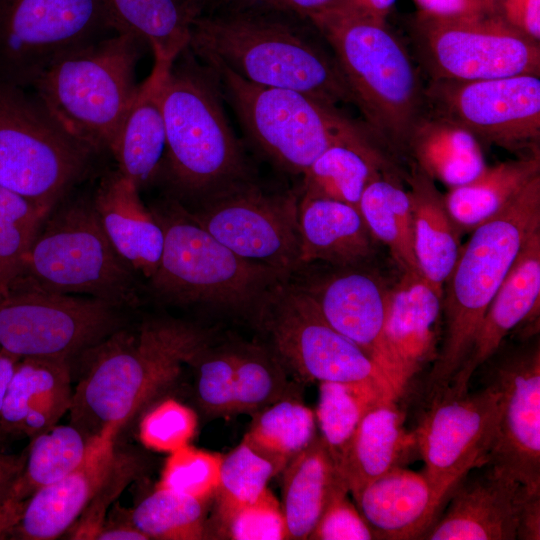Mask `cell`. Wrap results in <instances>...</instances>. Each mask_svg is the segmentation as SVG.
<instances>
[{
    "mask_svg": "<svg viewBox=\"0 0 540 540\" xmlns=\"http://www.w3.org/2000/svg\"><path fill=\"white\" fill-rule=\"evenodd\" d=\"M209 345L208 334L175 319L122 326L81 355L86 368L73 391L70 423L90 438L117 432Z\"/></svg>",
    "mask_w": 540,
    "mask_h": 540,
    "instance_id": "obj_1",
    "label": "cell"
},
{
    "mask_svg": "<svg viewBox=\"0 0 540 540\" xmlns=\"http://www.w3.org/2000/svg\"><path fill=\"white\" fill-rule=\"evenodd\" d=\"M308 21L332 51L363 121L394 158L428 115L426 83L386 20L345 5Z\"/></svg>",
    "mask_w": 540,
    "mask_h": 540,
    "instance_id": "obj_2",
    "label": "cell"
},
{
    "mask_svg": "<svg viewBox=\"0 0 540 540\" xmlns=\"http://www.w3.org/2000/svg\"><path fill=\"white\" fill-rule=\"evenodd\" d=\"M188 48L198 57L218 60L254 85L294 90L334 105L353 104L330 48L278 16L244 9L199 13Z\"/></svg>",
    "mask_w": 540,
    "mask_h": 540,
    "instance_id": "obj_3",
    "label": "cell"
},
{
    "mask_svg": "<svg viewBox=\"0 0 540 540\" xmlns=\"http://www.w3.org/2000/svg\"><path fill=\"white\" fill-rule=\"evenodd\" d=\"M540 230V174L461 246L443 286V332L427 375V401L443 394L465 362L483 316L528 239Z\"/></svg>",
    "mask_w": 540,
    "mask_h": 540,
    "instance_id": "obj_4",
    "label": "cell"
},
{
    "mask_svg": "<svg viewBox=\"0 0 540 540\" xmlns=\"http://www.w3.org/2000/svg\"><path fill=\"white\" fill-rule=\"evenodd\" d=\"M223 99L214 71L187 47L162 91L166 152L161 169L179 193L204 198L247 181L246 158Z\"/></svg>",
    "mask_w": 540,
    "mask_h": 540,
    "instance_id": "obj_5",
    "label": "cell"
},
{
    "mask_svg": "<svg viewBox=\"0 0 540 540\" xmlns=\"http://www.w3.org/2000/svg\"><path fill=\"white\" fill-rule=\"evenodd\" d=\"M196 57L214 71L246 135L283 169L303 174L338 144L395 161L364 121L337 105L294 90L254 85L214 58Z\"/></svg>",
    "mask_w": 540,
    "mask_h": 540,
    "instance_id": "obj_6",
    "label": "cell"
},
{
    "mask_svg": "<svg viewBox=\"0 0 540 540\" xmlns=\"http://www.w3.org/2000/svg\"><path fill=\"white\" fill-rule=\"evenodd\" d=\"M141 44L115 32L58 59L32 84L55 122L93 153L110 149L135 97Z\"/></svg>",
    "mask_w": 540,
    "mask_h": 540,
    "instance_id": "obj_7",
    "label": "cell"
},
{
    "mask_svg": "<svg viewBox=\"0 0 540 540\" xmlns=\"http://www.w3.org/2000/svg\"><path fill=\"white\" fill-rule=\"evenodd\" d=\"M154 214L164 233L159 265L149 278L160 297L260 318L288 274L250 262L228 249L176 206Z\"/></svg>",
    "mask_w": 540,
    "mask_h": 540,
    "instance_id": "obj_8",
    "label": "cell"
},
{
    "mask_svg": "<svg viewBox=\"0 0 540 540\" xmlns=\"http://www.w3.org/2000/svg\"><path fill=\"white\" fill-rule=\"evenodd\" d=\"M134 270L107 237L93 202L74 201L46 218L20 275L62 294H85L126 308L137 303Z\"/></svg>",
    "mask_w": 540,
    "mask_h": 540,
    "instance_id": "obj_9",
    "label": "cell"
},
{
    "mask_svg": "<svg viewBox=\"0 0 540 540\" xmlns=\"http://www.w3.org/2000/svg\"><path fill=\"white\" fill-rule=\"evenodd\" d=\"M93 152L66 133L36 98L0 78V186L50 214L84 176Z\"/></svg>",
    "mask_w": 540,
    "mask_h": 540,
    "instance_id": "obj_10",
    "label": "cell"
},
{
    "mask_svg": "<svg viewBox=\"0 0 540 540\" xmlns=\"http://www.w3.org/2000/svg\"><path fill=\"white\" fill-rule=\"evenodd\" d=\"M124 308L43 289L19 275L0 288V347L19 358L82 354L125 325Z\"/></svg>",
    "mask_w": 540,
    "mask_h": 540,
    "instance_id": "obj_11",
    "label": "cell"
},
{
    "mask_svg": "<svg viewBox=\"0 0 540 540\" xmlns=\"http://www.w3.org/2000/svg\"><path fill=\"white\" fill-rule=\"evenodd\" d=\"M410 40L411 55L428 80L540 76V42L490 13L439 18L418 12Z\"/></svg>",
    "mask_w": 540,
    "mask_h": 540,
    "instance_id": "obj_12",
    "label": "cell"
},
{
    "mask_svg": "<svg viewBox=\"0 0 540 540\" xmlns=\"http://www.w3.org/2000/svg\"><path fill=\"white\" fill-rule=\"evenodd\" d=\"M116 32L104 0H0V78L21 87Z\"/></svg>",
    "mask_w": 540,
    "mask_h": 540,
    "instance_id": "obj_13",
    "label": "cell"
},
{
    "mask_svg": "<svg viewBox=\"0 0 540 540\" xmlns=\"http://www.w3.org/2000/svg\"><path fill=\"white\" fill-rule=\"evenodd\" d=\"M260 319L280 358L301 379L319 383L368 382L397 398L384 370L326 322L304 288L282 286Z\"/></svg>",
    "mask_w": 540,
    "mask_h": 540,
    "instance_id": "obj_14",
    "label": "cell"
},
{
    "mask_svg": "<svg viewBox=\"0 0 540 540\" xmlns=\"http://www.w3.org/2000/svg\"><path fill=\"white\" fill-rule=\"evenodd\" d=\"M298 198L270 194L248 180L203 198L188 215L238 256L290 275L300 267Z\"/></svg>",
    "mask_w": 540,
    "mask_h": 540,
    "instance_id": "obj_15",
    "label": "cell"
},
{
    "mask_svg": "<svg viewBox=\"0 0 540 540\" xmlns=\"http://www.w3.org/2000/svg\"><path fill=\"white\" fill-rule=\"evenodd\" d=\"M425 93L429 113L466 129L481 145L510 151L539 148L538 75L428 80Z\"/></svg>",
    "mask_w": 540,
    "mask_h": 540,
    "instance_id": "obj_16",
    "label": "cell"
},
{
    "mask_svg": "<svg viewBox=\"0 0 540 540\" xmlns=\"http://www.w3.org/2000/svg\"><path fill=\"white\" fill-rule=\"evenodd\" d=\"M499 391L487 382L461 395L429 400L414 430L423 472L446 497L470 470L487 462L499 423Z\"/></svg>",
    "mask_w": 540,
    "mask_h": 540,
    "instance_id": "obj_17",
    "label": "cell"
},
{
    "mask_svg": "<svg viewBox=\"0 0 540 540\" xmlns=\"http://www.w3.org/2000/svg\"><path fill=\"white\" fill-rule=\"evenodd\" d=\"M499 391L498 431L487 462L529 490H540V345L538 338L492 362Z\"/></svg>",
    "mask_w": 540,
    "mask_h": 540,
    "instance_id": "obj_18",
    "label": "cell"
},
{
    "mask_svg": "<svg viewBox=\"0 0 540 540\" xmlns=\"http://www.w3.org/2000/svg\"><path fill=\"white\" fill-rule=\"evenodd\" d=\"M529 490L496 466L470 470L453 487L427 540H515Z\"/></svg>",
    "mask_w": 540,
    "mask_h": 540,
    "instance_id": "obj_19",
    "label": "cell"
},
{
    "mask_svg": "<svg viewBox=\"0 0 540 540\" xmlns=\"http://www.w3.org/2000/svg\"><path fill=\"white\" fill-rule=\"evenodd\" d=\"M443 288L420 272L402 271L388 290L385 340L398 399L437 356L441 339Z\"/></svg>",
    "mask_w": 540,
    "mask_h": 540,
    "instance_id": "obj_20",
    "label": "cell"
},
{
    "mask_svg": "<svg viewBox=\"0 0 540 540\" xmlns=\"http://www.w3.org/2000/svg\"><path fill=\"white\" fill-rule=\"evenodd\" d=\"M116 434L106 428L94 437L78 467L23 504L4 538L52 540L70 530L117 464Z\"/></svg>",
    "mask_w": 540,
    "mask_h": 540,
    "instance_id": "obj_21",
    "label": "cell"
},
{
    "mask_svg": "<svg viewBox=\"0 0 540 540\" xmlns=\"http://www.w3.org/2000/svg\"><path fill=\"white\" fill-rule=\"evenodd\" d=\"M304 289L326 322L384 370L394 390L385 340L389 288L382 280L365 271H346Z\"/></svg>",
    "mask_w": 540,
    "mask_h": 540,
    "instance_id": "obj_22",
    "label": "cell"
},
{
    "mask_svg": "<svg viewBox=\"0 0 540 540\" xmlns=\"http://www.w3.org/2000/svg\"><path fill=\"white\" fill-rule=\"evenodd\" d=\"M539 301L540 230L525 243L491 300L465 362L443 394L461 395L469 390L474 373L498 351L505 337L520 324L536 320Z\"/></svg>",
    "mask_w": 540,
    "mask_h": 540,
    "instance_id": "obj_23",
    "label": "cell"
},
{
    "mask_svg": "<svg viewBox=\"0 0 540 540\" xmlns=\"http://www.w3.org/2000/svg\"><path fill=\"white\" fill-rule=\"evenodd\" d=\"M375 539H421L446 497L425 473L395 467L351 494Z\"/></svg>",
    "mask_w": 540,
    "mask_h": 540,
    "instance_id": "obj_24",
    "label": "cell"
},
{
    "mask_svg": "<svg viewBox=\"0 0 540 540\" xmlns=\"http://www.w3.org/2000/svg\"><path fill=\"white\" fill-rule=\"evenodd\" d=\"M70 360L21 358L0 414V436L32 438L57 425L72 404Z\"/></svg>",
    "mask_w": 540,
    "mask_h": 540,
    "instance_id": "obj_25",
    "label": "cell"
},
{
    "mask_svg": "<svg viewBox=\"0 0 540 540\" xmlns=\"http://www.w3.org/2000/svg\"><path fill=\"white\" fill-rule=\"evenodd\" d=\"M139 191L117 169L102 180L92 202L117 253L134 272L149 279L161 259L164 233Z\"/></svg>",
    "mask_w": 540,
    "mask_h": 540,
    "instance_id": "obj_26",
    "label": "cell"
},
{
    "mask_svg": "<svg viewBox=\"0 0 540 540\" xmlns=\"http://www.w3.org/2000/svg\"><path fill=\"white\" fill-rule=\"evenodd\" d=\"M172 66L154 62L149 76L138 85L109 151L118 170L139 190L161 170L166 152L162 91Z\"/></svg>",
    "mask_w": 540,
    "mask_h": 540,
    "instance_id": "obj_27",
    "label": "cell"
},
{
    "mask_svg": "<svg viewBox=\"0 0 540 540\" xmlns=\"http://www.w3.org/2000/svg\"><path fill=\"white\" fill-rule=\"evenodd\" d=\"M404 423L405 414L396 399H382L365 412L339 467L349 493L395 467L404 466L418 453L414 431L407 430Z\"/></svg>",
    "mask_w": 540,
    "mask_h": 540,
    "instance_id": "obj_28",
    "label": "cell"
},
{
    "mask_svg": "<svg viewBox=\"0 0 540 540\" xmlns=\"http://www.w3.org/2000/svg\"><path fill=\"white\" fill-rule=\"evenodd\" d=\"M299 264L317 260L352 267L372 253V240L358 208L325 198L301 197L298 204Z\"/></svg>",
    "mask_w": 540,
    "mask_h": 540,
    "instance_id": "obj_29",
    "label": "cell"
},
{
    "mask_svg": "<svg viewBox=\"0 0 540 540\" xmlns=\"http://www.w3.org/2000/svg\"><path fill=\"white\" fill-rule=\"evenodd\" d=\"M283 472L281 508L287 539H308L332 500L349 493L348 486L320 436Z\"/></svg>",
    "mask_w": 540,
    "mask_h": 540,
    "instance_id": "obj_30",
    "label": "cell"
},
{
    "mask_svg": "<svg viewBox=\"0 0 540 540\" xmlns=\"http://www.w3.org/2000/svg\"><path fill=\"white\" fill-rule=\"evenodd\" d=\"M405 179L410 186L413 250L418 270L443 288L458 259L462 231L451 217L434 180L413 163Z\"/></svg>",
    "mask_w": 540,
    "mask_h": 540,
    "instance_id": "obj_31",
    "label": "cell"
},
{
    "mask_svg": "<svg viewBox=\"0 0 540 540\" xmlns=\"http://www.w3.org/2000/svg\"><path fill=\"white\" fill-rule=\"evenodd\" d=\"M30 440L23 469L0 509V539L33 494L80 465L93 438L70 423L57 424Z\"/></svg>",
    "mask_w": 540,
    "mask_h": 540,
    "instance_id": "obj_32",
    "label": "cell"
},
{
    "mask_svg": "<svg viewBox=\"0 0 540 540\" xmlns=\"http://www.w3.org/2000/svg\"><path fill=\"white\" fill-rule=\"evenodd\" d=\"M115 31L148 44L154 62L172 66L188 47L197 0H104Z\"/></svg>",
    "mask_w": 540,
    "mask_h": 540,
    "instance_id": "obj_33",
    "label": "cell"
},
{
    "mask_svg": "<svg viewBox=\"0 0 540 540\" xmlns=\"http://www.w3.org/2000/svg\"><path fill=\"white\" fill-rule=\"evenodd\" d=\"M408 158L429 178L449 188L472 181L487 166L481 144L470 132L431 113L415 128Z\"/></svg>",
    "mask_w": 540,
    "mask_h": 540,
    "instance_id": "obj_34",
    "label": "cell"
},
{
    "mask_svg": "<svg viewBox=\"0 0 540 540\" xmlns=\"http://www.w3.org/2000/svg\"><path fill=\"white\" fill-rule=\"evenodd\" d=\"M540 174V150L486 168L472 181L450 188L445 205L459 229L472 231L506 206Z\"/></svg>",
    "mask_w": 540,
    "mask_h": 540,
    "instance_id": "obj_35",
    "label": "cell"
},
{
    "mask_svg": "<svg viewBox=\"0 0 540 540\" xmlns=\"http://www.w3.org/2000/svg\"><path fill=\"white\" fill-rule=\"evenodd\" d=\"M402 175L381 172L366 186L358 209L373 239L384 244L402 271H417L409 191Z\"/></svg>",
    "mask_w": 540,
    "mask_h": 540,
    "instance_id": "obj_36",
    "label": "cell"
},
{
    "mask_svg": "<svg viewBox=\"0 0 540 540\" xmlns=\"http://www.w3.org/2000/svg\"><path fill=\"white\" fill-rule=\"evenodd\" d=\"M381 172L405 175L392 159L349 145H334L318 156L302 174L301 197L325 198L358 208L364 189Z\"/></svg>",
    "mask_w": 540,
    "mask_h": 540,
    "instance_id": "obj_37",
    "label": "cell"
},
{
    "mask_svg": "<svg viewBox=\"0 0 540 540\" xmlns=\"http://www.w3.org/2000/svg\"><path fill=\"white\" fill-rule=\"evenodd\" d=\"M316 436L314 412L301 401L284 397L255 413L244 440L281 472Z\"/></svg>",
    "mask_w": 540,
    "mask_h": 540,
    "instance_id": "obj_38",
    "label": "cell"
},
{
    "mask_svg": "<svg viewBox=\"0 0 540 540\" xmlns=\"http://www.w3.org/2000/svg\"><path fill=\"white\" fill-rule=\"evenodd\" d=\"M386 398L398 400L389 390L373 383H319L315 418L321 432L320 437L338 468L365 412Z\"/></svg>",
    "mask_w": 540,
    "mask_h": 540,
    "instance_id": "obj_39",
    "label": "cell"
},
{
    "mask_svg": "<svg viewBox=\"0 0 540 540\" xmlns=\"http://www.w3.org/2000/svg\"><path fill=\"white\" fill-rule=\"evenodd\" d=\"M207 501L157 487L131 512V524L148 539L199 540L207 535Z\"/></svg>",
    "mask_w": 540,
    "mask_h": 540,
    "instance_id": "obj_40",
    "label": "cell"
},
{
    "mask_svg": "<svg viewBox=\"0 0 540 540\" xmlns=\"http://www.w3.org/2000/svg\"><path fill=\"white\" fill-rule=\"evenodd\" d=\"M48 215L33 202L0 186V288L20 275Z\"/></svg>",
    "mask_w": 540,
    "mask_h": 540,
    "instance_id": "obj_41",
    "label": "cell"
},
{
    "mask_svg": "<svg viewBox=\"0 0 540 540\" xmlns=\"http://www.w3.org/2000/svg\"><path fill=\"white\" fill-rule=\"evenodd\" d=\"M279 468L244 439L223 456L216 495L215 515L250 504L267 489Z\"/></svg>",
    "mask_w": 540,
    "mask_h": 540,
    "instance_id": "obj_42",
    "label": "cell"
},
{
    "mask_svg": "<svg viewBox=\"0 0 540 540\" xmlns=\"http://www.w3.org/2000/svg\"><path fill=\"white\" fill-rule=\"evenodd\" d=\"M233 412H258L286 397V381L279 367L261 351L235 352Z\"/></svg>",
    "mask_w": 540,
    "mask_h": 540,
    "instance_id": "obj_43",
    "label": "cell"
},
{
    "mask_svg": "<svg viewBox=\"0 0 540 540\" xmlns=\"http://www.w3.org/2000/svg\"><path fill=\"white\" fill-rule=\"evenodd\" d=\"M222 458L187 444L170 453L156 486L208 502L219 486Z\"/></svg>",
    "mask_w": 540,
    "mask_h": 540,
    "instance_id": "obj_44",
    "label": "cell"
},
{
    "mask_svg": "<svg viewBox=\"0 0 540 540\" xmlns=\"http://www.w3.org/2000/svg\"><path fill=\"white\" fill-rule=\"evenodd\" d=\"M215 516L216 530L221 538L287 539L281 504L268 488L254 502Z\"/></svg>",
    "mask_w": 540,
    "mask_h": 540,
    "instance_id": "obj_45",
    "label": "cell"
},
{
    "mask_svg": "<svg viewBox=\"0 0 540 540\" xmlns=\"http://www.w3.org/2000/svg\"><path fill=\"white\" fill-rule=\"evenodd\" d=\"M197 425V415L191 408L167 399L146 412L139 425V437L146 447L171 453L189 444Z\"/></svg>",
    "mask_w": 540,
    "mask_h": 540,
    "instance_id": "obj_46",
    "label": "cell"
},
{
    "mask_svg": "<svg viewBox=\"0 0 540 540\" xmlns=\"http://www.w3.org/2000/svg\"><path fill=\"white\" fill-rule=\"evenodd\" d=\"M235 352L208 353L206 348L191 366L197 368L196 396L208 414L233 412L235 399Z\"/></svg>",
    "mask_w": 540,
    "mask_h": 540,
    "instance_id": "obj_47",
    "label": "cell"
},
{
    "mask_svg": "<svg viewBox=\"0 0 540 540\" xmlns=\"http://www.w3.org/2000/svg\"><path fill=\"white\" fill-rule=\"evenodd\" d=\"M142 463L135 455L119 454L117 464L91 500L80 518L72 526V539H95L104 526L106 509L111 501L133 480L141 471Z\"/></svg>",
    "mask_w": 540,
    "mask_h": 540,
    "instance_id": "obj_48",
    "label": "cell"
},
{
    "mask_svg": "<svg viewBox=\"0 0 540 540\" xmlns=\"http://www.w3.org/2000/svg\"><path fill=\"white\" fill-rule=\"evenodd\" d=\"M308 539L371 540L375 537L355 503L345 493L332 500Z\"/></svg>",
    "mask_w": 540,
    "mask_h": 540,
    "instance_id": "obj_49",
    "label": "cell"
},
{
    "mask_svg": "<svg viewBox=\"0 0 540 540\" xmlns=\"http://www.w3.org/2000/svg\"><path fill=\"white\" fill-rule=\"evenodd\" d=\"M489 13L540 42V0H488Z\"/></svg>",
    "mask_w": 540,
    "mask_h": 540,
    "instance_id": "obj_50",
    "label": "cell"
},
{
    "mask_svg": "<svg viewBox=\"0 0 540 540\" xmlns=\"http://www.w3.org/2000/svg\"><path fill=\"white\" fill-rule=\"evenodd\" d=\"M349 5L347 0H247L239 9H259L297 15L308 20L312 16Z\"/></svg>",
    "mask_w": 540,
    "mask_h": 540,
    "instance_id": "obj_51",
    "label": "cell"
},
{
    "mask_svg": "<svg viewBox=\"0 0 540 540\" xmlns=\"http://www.w3.org/2000/svg\"><path fill=\"white\" fill-rule=\"evenodd\" d=\"M419 12L432 17L456 18L489 13L488 0H414Z\"/></svg>",
    "mask_w": 540,
    "mask_h": 540,
    "instance_id": "obj_52",
    "label": "cell"
},
{
    "mask_svg": "<svg viewBox=\"0 0 540 540\" xmlns=\"http://www.w3.org/2000/svg\"><path fill=\"white\" fill-rule=\"evenodd\" d=\"M517 539H540V491L529 494L523 504L517 528Z\"/></svg>",
    "mask_w": 540,
    "mask_h": 540,
    "instance_id": "obj_53",
    "label": "cell"
},
{
    "mask_svg": "<svg viewBox=\"0 0 540 540\" xmlns=\"http://www.w3.org/2000/svg\"><path fill=\"white\" fill-rule=\"evenodd\" d=\"M26 459V449L20 454H6L0 450V509L5 504Z\"/></svg>",
    "mask_w": 540,
    "mask_h": 540,
    "instance_id": "obj_54",
    "label": "cell"
},
{
    "mask_svg": "<svg viewBox=\"0 0 540 540\" xmlns=\"http://www.w3.org/2000/svg\"><path fill=\"white\" fill-rule=\"evenodd\" d=\"M98 540H148V537L140 530L129 525H118L114 527H103L96 535Z\"/></svg>",
    "mask_w": 540,
    "mask_h": 540,
    "instance_id": "obj_55",
    "label": "cell"
},
{
    "mask_svg": "<svg viewBox=\"0 0 540 540\" xmlns=\"http://www.w3.org/2000/svg\"><path fill=\"white\" fill-rule=\"evenodd\" d=\"M352 7L373 17L386 20L396 0H347Z\"/></svg>",
    "mask_w": 540,
    "mask_h": 540,
    "instance_id": "obj_56",
    "label": "cell"
},
{
    "mask_svg": "<svg viewBox=\"0 0 540 540\" xmlns=\"http://www.w3.org/2000/svg\"><path fill=\"white\" fill-rule=\"evenodd\" d=\"M229 1L235 4L236 9H239L246 3L247 0H229Z\"/></svg>",
    "mask_w": 540,
    "mask_h": 540,
    "instance_id": "obj_57",
    "label": "cell"
},
{
    "mask_svg": "<svg viewBox=\"0 0 540 540\" xmlns=\"http://www.w3.org/2000/svg\"><path fill=\"white\" fill-rule=\"evenodd\" d=\"M2 352V348L0 347V353Z\"/></svg>",
    "mask_w": 540,
    "mask_h": 540,
    "instance_id": "obj_58",
    "label": "cell"
},
{
    "mask_svg": "<svg viewBox=\"0 0 540 540\" xmlns=\"http://www.w3.org/2000/svg\"><path fill=\"white\" fill-rule=\"evenodd\" d=\"M0 442H1V440H0Z\"/></svg>",
    "mask_w": 540,
    "mask_h": 540,
    "instance_id": "obj_59",
    "label": "cell"
}]
</instances>
